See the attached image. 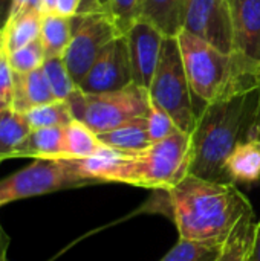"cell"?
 Returning a JSON list of instances; mask_svg holds the SVG:
<instances>
[{
    "label": "cell",
    "mask_w": 260,
    "mask_h": 261,
    "mask_svg": "<svg viewBox=\"0 0 260 261\" xmlns=\"http://www.w3.org/2000/svg\"><path fill=\"white\" fill-rule=\"evenodd\" d=\"M167 196L182 240L224 243L241 225L254 222V210L234 182L187 174Z\"/></svg>",
    "instance_id": "cell-1"
},
{
    "label": "cell",
    "mask_w": 260,
    "mask_h": 261,
    "mask_svg": "<svg viewBox=\"0 0 260 261\" xmlns=\"http://www.w3.org/2000/svg\"><path fill=\"white\" fill-rule=\"evenodd\" d=\"M196 115L207 104L254 92L260 87V63L239 50L225 54L184 28L176 34Z\"/></svg>",
    "instance_id": "cell-2"
},
{
    "label": "cell",
    "mask_w": 260,
    "mask_h": 261,
    "mask_svg": "<svg viewBox=\"0 0 260 261\" xmlns=\"http://www.w3.org/2000/svg\"><path fill=\"white\" fill-rule=\"evenodd\" d=\"M257 95L259 89L207 104L202 109L192 133L188 174L230 182L225 174V161L238 142L247 139Z\"/></svg>",
    "instance_id": "cell-3"
},
{
    "label": "cell",
    "mask_w": 260,
    "mask_h": 261,
    "mask_svg": "<svg viewBox=\"0 0 260 261\" xmlns=\"http://www.w3.org/2000/svg\"><path fill=\"white\" fill-rule=\"evenodd\" d=\"M192 135L176 130L143 151L127 154L110 177V184L167 193L188 174Z\"/></svg>",
    "instance_id": "cell-4"
},
{
    "label": "cell",
    "mask_w": 260,
    "mask_h": 261,
    "mask_svg": "<svg viewBox=\"0 0 260 261\" xmlns=\"http://www.w3.org/2000/svg\"><path fill=\"white\" fill-rule=\"evenodd\" d=\"M149 99V90L133 83L126 89L107 93H84L77 87L66 101L74 119L100 135L133 118L147 116Z\"/></svg>",
    "instance_id": "cell-5"
},
{
    "label": "cell",
    "mask_w": 260,
    "mask_h": 261,
    "mask_svg": "<svg viewBox=\"0 0 260 261\" xmlns=\"http://www.w3.org/2000/svg\"><path fill=\"white\" fill-rule=\"evenodd\" d=\"M149 95L153 102L170 115L179 130L190 135L195 132L198 115L176 37H164L159 63Z\"/></svg>",
    "instance_id": "cell-6"
},
{
    "label": "cell",
    "mask_w": 260,
    "mask_h": 261,
    "mask_svg": "<svg viewBox=\"0 0 260 261\" xmlns=\"http://www.w3.org/2000/svg\"><path fill=\"white\" fill-rule=\"evenodd\" d=\"M90 185L95 184L84 179L69 159H34L0 180V208L17 200Z\"/></svg>",
    "instance_id": "cell-7"
},
{
    "label": "cell",
    "mask_w": 260,
    "mask_h": 261,
    "mask_svg": "<svg viewBox=\"0 0 260 261\" xmlns=\"http://www.w3.org/2000/svg\"><path fill=\"white\" fill-rule=\"evenodd\" d=\"M74 29L70 43L63 55L75 84L84 78L103 49L116 37L124 35L107 14L72 17Z\"/></svg>",
    "instance_id": "cell-8"
},
{
    "label": "cell",
    "mask_w": 260,
    "mask_h": 261,
    "mask_svg": "<svg viewBox=\"0 0 260 261\" xmlns=\"http://www.w3.org/2000/svg\"><path fill=\"white\" fill-rule=\"evenodd\" d=\"M184 29L231 54L234 50L231 0H187Z\"/></svg>",
    "instance_id": "cell-9"
},
{
    "label": "cell",
    "mask_w": 260,
    "mask_h": 261,
    "mask_svg": "<svg viewBox=\"0 0 260 261\" xmlns=\"http://www.w3.org/2000/svg\"><path fill=\"white\" fill-rule=\"evenodd\" d=\"M130 84H133V75L127 38L120 35L103 49L77 87L84 93H107Z\"/></svg>",
    "instance_id": "cell-10"
},
{
    "label": "cell",
    "mask_w": 260,
    "mask_h": 261,
    "mask_svg": "<svg viewBox=\"0 0 260 261\" xmlns=\"http://www.w3.org/2000/svg\"><path fill=\"white\" fill-rule=\"evenodd\" d=\"M164 37L166 35L144 17H139L126 32L133 83L146 90L150 89L153 81Z\"/></svg>",
    "instance_id": "cell-11"
},
{
    "label": "cell",
    "mask_w": 260,
    "mask_h": 261,
    "mask_svg": "<svg viewBox=\"0 0 260 261\" xmlns=\"http://www.w3.org/2000/svg\"><path fill=\"white\" fill-rule=\"evenodd\" d=\"M234 50L260 63V0H231Z\"/></svg>",
    "instance_id": "cell-12"
},
{
    "label": "cell",
    "mask_w": 260,
    "mask_h": 261,
    "mask_svg": "<svg viewBox=\"0 0 260 261\" xmlns=\"http://www.w3.org/2000/svg\"><path fill=\"white\" fill-rule=\"evenodd\" d=\"M55 101L43 66L28 73L14 72V99L12 110L26 113L32 107Z\"/></svg>",
    "instance_id": "cell-13"
},
{
    "label": "cell",
    "mask_w": 260,
    "mask_h": 261,
    "mask_svg": "<svg viewBox=\"0 0 260 261\" xmlns=\"http://www.w3.org/2000/svg\"><path fill=\"white\" fill-rule=\"evenodd\" d=\"M225 174L230 182L253 185L260 182V142L245 139L238 142L225 161Z\"/></svg>",
    "instance_id": "cell-14"
},
{
    "label": "cell",
    "mask_w": 260,
    "mask_h": 261,
    "mask_svg": "<svg viewBox=\"0 0 260 261\" xmlns=\"http://www.w3.org/2000/svg\"><path fill=\"white\" fill-rule=\"evenodd\" d=\"M98 139L101 144L129 154L143 151L153 144L149 135L147 116L133 118L113 130L100 133Z\"/></svg>",
    "instance_id": "cell-15"
},
{
    "label": "cell",
    "mask_w": 260,
    "mask_h": 261,
    "mask_svg": "<svg viewBox=\"0 0 260 261\" xmlns=\"http://www.w3.org/2000/svg\"><path fill=\"white\" fill-rule=\"evenodd\" d=\"M14 158L32 159H63L64 158V127L32 128Z\"/></svg>",
    "instance_id": "cell-16"
},
{
    "label": "cell",
    "mask_w": 260,
    "mask_h": 261,
    "mask_svg": "<svg viewBox=\"0 0 260 261\" xmlns=\"http://www.w3.org/2000/svg\"><path fill=\"white\" fill-rule=\"evenodd\" d=\"M187 0H141V17L152 21L166 37H176L184 28Z\"/></svg>",
    "instance_id": "cell-17"
},
{
    "label": "cell",
    "mask_w": 260,
    "mask_h": 261,
    "mask_svg": "<svg viewBox=\"0 0 260 261\" xmlns=\"http://www.w3.org/2000/svg\"><path fill=\"white\" fill-rule=\"evenodd\" d=\"M41 18H43V11L25 9L14 18L8 20L2 29L5 52L6 54L14 52L40 38Z\"/></svg>",
    "instance_id": "cell-18"
},
{
    "label": "cell",
    "mask_w": 260,
    "mask_h": 261,
    "mask_svg": "<svg viewBox=\"0 0 260 261\" xmlns=\"http://www.w3.org/2000/svg\"><path fill=\"white\" fill-rule=\"evenodd\" d=\"M74 21L72 17H64L57 12H44L41 18L40 41L48 57H63L70 38Z\"/></svg>",
    "instance_id": "cell-19"
},
{
    "label": "cell",
    "mask_w": 260,
    "mask_h": 261,
    "mask_svg": "<svg viewBox=\"0 0 260 261\" xmlns=\"http://www.w3.org/2000/svg\"><path fill=\"white\" fill-rule=\"evenodd\" d=\"M31 125L26 121L25 113H18L12 109L0 112V161L12 159L31 133Z\"/></svg>",
    "instance_id": "cell-20"
},
{
    "label": "cell",
    "mask_w": 260,
    "mask_h": 261,
    "mask_svg": "<svg viewBox=\"0 0 260 261\" xmlns=\"http://www.w3.org/2000/svg\"><path fill=\"white\" fill-rule=\"evenodd\" d=\"M103 147L98 135L78 119H72L64 127V158L84 159Z\"/></svg>",
    "instance_id": "cell-21"
},
{
    "label": "cell",
    "mask_w": 260,
    "mask_h": 261,
    "mask_svg": "<svg viewBox=\"0 0 260 261\" xmlns=\"http://www.w3.org/2000/svg\"><path fill=\"white\" fill-rule=\"evenodd\" d=\"M31 128H44V127H66L72 119V112L67 101H52L32 107L25 113Z\"/></svg>",
    "instance_id": "cell-22"
},
{
    "label": "cell",
    "mask_w": 260,
    "mask_h": 261,
    "mask_svg": "<svg viewBox=\"0 0 260 261\" xmlns=\"http://www.w3.org/2000/svg\"><path fill=\"white\" fill-rule=\"evenodd\" d=\"M224 243L179 239L178 243L159 261H216L221 255Z\"/></svg>",
    "instance_id": "cell-23"
},
{
    "label": "cell",
    "mask_w": 260,
    "mask_h": 261,
    "mask_svg": "<svg viewBox=\"0 0 260 261\" xmlns=\"http://www.w3.org/2000/svg\"><path fill=\"white\" fill-rule=\"evenodd\" d=\"M43 70L55 99L66 101L77 89V84L72 80L63 57H48L43 63Z\"/></svg>",
    "instance_id": "cell-24"
},
{
    "label": "cell",
    "mask_w": 260,
    "mask_h": 261,
    "mask_svg": "<svg viewBox=\"0 0 260 261\" xmlns=\"http://www.w3.org/2000/svg\"><path fill=\"white\" fill-rule=\"evenodd\" d=\"M256 222H247L241 225L224 243L221 255L216 261H248L250 246L253 240Z\"/></svg>",
    "instance_id": "cell-25"
},
{
    "label": "cell",
    "mask_w": 260,
    "mask_h": 261,
    "mask_svg": "<svg viewBox=\"0 0 260 261\" xmlns=\"http://www.w3.org/2000/svg\"><path fill=\"white\" fill-rule=\"evenodd\" d=\"M44 60H46V52L40 38L8 54L9 66L15 73H28L31 70H35L43 66Z\"/></svg>",
    "instance_id": "cell-26"
},
{
    "label": "cell",
    "mask_w": 260,
    "mask_h": 261,
    "mask_svg": "<svg viewBox=\"0 0 260 261\" xmlns=\"http://www.w3.org/2000/svg\"><path fill=\"white\" fill-rule=\"evenodd\" d=\"M103 3L107 15L124 35L141 17V0H103Z\"/></svg>",
    "instance_id": "cell-27"
},
{
    "label": "cell",
    "mask_w": 260,
    "mask_h": 261,
    "mask_svg": "<svg viewBox=\"0 0 260 261\" xmlns=\"http://www.w3.org/2000/svg\"><path fill=\"white\" fill-rule=\"evenodd\" d=\"M147 127L152 142H158L179 130L170 115L162 110L156 102L149 99V112H147Z\"/></svg>",
    "instance_id": "cell-28"
},
{
    "label": "cell",
    "mask_w": 260,
    "mask_h": 261,
    "mask_svg": "<svg viewBox=\"0 0 260 261\" xmlns=\"http://www.w3.org/2000/svg\"><path fill=\"white\" fill-rule=\"evenodd\" d=\"M14 99V72L8 61L5 49L0 52V112L12 109Z\"/></svg>",
    "instance_id": "cell-29"
},
{
    "label": "cell",
    "mask_w": 260,
    "mask_h": 261,
    "mask_svg": "<svg viewBox=\"0 0 260 261\" xmlns=\"http://www.w3.org/2000/svg\"><path fill=\"white\" fill-rule=\"evenodd\" d=\"M41 2L43 0H12L11 8H9V14H8V20L14 18L15 15H18L25 9H40L41 11Z\"/></svg>",
    "instance_id": "cell-30"
},
{
    "label": "cell",
    "mask_w": 260,
    "mask_h": 261,
    "mask_svg": "<svg viewBox=\"0 0 260 261\" xmlns=\"http://www.w3.org/2000/svg\"><path fill=\"white\" fill-rule=\"evenodd\" d=\"M80 3H81V0H57L54 12L64 15V17H75L78 12Z\"/></svg>",
    "instance_id": "cell-31"
},
{
    "label": "cell",
    "mask_w": 260,
    "mask_h": 261,
    "mask_svg": "<svg viewBox=\"0 0 260 261\" xmlns=\"http://www.w3.org/2000/svg\"><path fill=\"white\" fill-rule=\"evenodd\" d=\"M247 139H256L257 142H260V87H259V95H257V102L253 112V118H251V124L247 133Z\"/></svg>",
    "instance_id": "cell-32"
},
{
    "label": "cell",
    "mask_w": 260,
    "mask_h": 261,
    "mask_svg": "<svg viewBox=\"0 0 260 261\" xmlns=\"http://www.w3.org/2000/svg\"><path fill=\"white\" fill-rule=\"evenodd\" d=\"M248 261H260V219L254 225V232H253V240L250 246V255Z\"/></svg>",
    "instance_id": "cell-33"
},
{
    "label": "cell",
    "mask_w": 260,
    "mask_h": 261,
    "mask_svg": "<svg viewBox=\"0 0 260 261\" xmlns=\"http://www.w3.org/2000/svg\"><path fill=\"white\" fill-rule=\"evenodd\" d=\"M11 2L12 0H0V29H3V26H5V23L8 20Z\"/></svg>",
    "instance_id": "cell-34"
},
{
    "label": "cell",
    "mask_w": 260,
    "mask_h": 261,
    "mask_svg": "<svg viewBox=\"0 0 260 261\" xmlns=\"http://www.w3.org/2000/svg\"><path fill=\"white\" fill-rule=\"evenodd\" d=\"M55 5H57V0H43L41 2V11H43V14L44 12H54L55 11Z\"/></svg>",
    "instance_id": "cell-35"
},
{
    "label": "cell",
    "mask_w": 260,
    "mask_h": 261,
    "mask_svg": "<svg viewBox=\"0 0 260 261\" xmlns=\"http://www.w3.org/2000/svg\"><path fill=\"white\" fill-rule=\"evenodd\" d=\"M3 50V34H2V29H0V52Z\"/></svg>",
    "instance_id": "cell-36"
},
{
    "label": "cell",
    "mask_w": 260,
    "mask_h": 261,
    "mask_svg": "<svg viewBox=\"0 0 260 261\" xmlns=\"http://www.w3.org/2000/svg\"><path fill=\"white\" fill-rule=\"evenodd\" d=\"M5 261H8V260H5Z\"/></svg>",
    "instance_id": "cell-37"
}]
</instances>
